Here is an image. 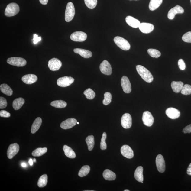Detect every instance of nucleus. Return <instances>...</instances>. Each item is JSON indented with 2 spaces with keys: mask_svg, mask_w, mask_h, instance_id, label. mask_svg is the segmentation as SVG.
Listing matches in <instances>:
<instances>
[{
  "mask_svg": "<svg viewBox=\"0 0 191 191\" xmlns=\"http://www.w3.org/2000/svg\"><path fill=\"white\" fill-rule=\"evenodd\" d=\"M125 20L127 24L133 28H138L141 24L138 20L130 16H128L126 17Z\"/></svg>",
  "mask_w": 191,
  "mask_h": 191,
  "instance_id": "obj_22",
  "label": "nucleus"
},
{
  "mask_svg": "<svg viewBox=\"0 0 191 191\" xmlns=\"http://www.w3.org/2000/svg\"><path fill=\"white\" fill-rule=\"evenodd\" d=\"M138 28L141 32L148 34L153 31L154 26L152 24L144 22L141 23Z\"/></svg>",
  "mask_w": 191,
  "mask_h": 191,
  "instance_id": "obj_18",
  "label": "nucleus"
},
{
  "mask_svg": "<svg viewBox=\"0 0 191 191\" xmlns=\"http://www.w3.org/2000/svg\"><path fill=\"white\" fill-rule=\"evenodd\" d=\"M0 89L2 92L9 96L12 95L13 93V91L11 88L7 84H1L0 86Z\"/></svg>",
  "mask_w": 191,
  "mask_h": 191,
  "instance_id": "obj_29",
  "label": "nucleus"
},
{
  "mask_svg": "<svg viewBox=\"0 0 191 191\" xmlns=\"http://www.w3.org/2000/svg\"><path fill=\"white\" fill-rule=\"evenodd\" d=\"M41 40V37H38V35L36 34L34 35V39L32 40H33V42H34V44H36L39 41H40Z\"/></svg>",
  "mask_w": 191,
  "mask_h": 191,
  "instance_id": "obj_46",
  "label": "nucleus"
},
{
  "mask_svg": "<svg viewBox=\"0 0 191 191\" xmlns=\"http://www.w3.org/2000/svg\"><path fill=\"white\" fill-rule=\"evenodd\" d=\"M87 38V35L86 33L81 31H77L73 33L70 35V38L73 41L82 42L86 40Z\"/></svg>",
  "mask_w": 191,
  "mask_h": 191,
  "instance_id": "obj_7",
  "label": "nucleus"
},
{
  "mask_svg": "<svg viewBox=\"0 0 191 191\" xmlns=\"http://www.w3.org/2000/svg\"><path fill=\"white\" fill-rule=\"evenodd\" d=\"M62 62L57 58H53L50 60L48 62V67L52 71H55L59 70L61 67Z\"/></svg>",
  "mask_w": 191,
  "mask_h": 191,
  "instance_id": "obj_10",
  "label": "nucleus"
},
{
  "mask_svg": "<svg viewBox=\"0 0 191 191\" xmlns=\"http://www.w3.org/2000/svg\"><path fill=\"white\" fill-rule=\"evenodd\" d=\"M112 96L111 93L106 92L104 94V99L103 101L104 105H107L109 104L112 101Z\"/></svg>",
  "mask_w": 191,
  "mask_h": 191,
  "instance_id": "obj_39",
  "label": "nucleus"
},
{
  "mask_svg": "<svg viewBox=\"0 0 191 191\" xmlns=\"http://www.w3.org/2000/svg\"><path fill=\"white\" fill-rule=\"evenodd\" d=\"M163 0H151L149 8L151 11L157 9L161 5Z\"/></svg>",
  "mask_w": 191,
  "mask_h": 191,
  "instance_id": "obj_30",
  "label": "nucleus"
},
{
  "mask_svg": "<svg viewBox=\"0 0 191 191\" xmlns=\"http://www.w3.org/2000/svg\"><path fill=\"white\" fill-rule=\"evenodd\" d=\"M103 176L105 180H113L116 177V174L109 169L105 170L103 173Z\"/></svg>",
  "mask_w": 191,
  "mask_h": 191,
  "instance_id": "obj_26",
  "label": "nucleus"
},
{
  "mask_svg": "<svg viewBox=\"0 0 191 191\" xmlns=\"http://www.w3.org/2000/svg\"><path fill=\"white\" fill-rule=\"evenodd\" d=\"M124 191H130V190H124Z\"/></svg>",
  "mask_w": 191,
  "mask_h": 191,
  "instance_id": "obj_54",
  "label": "nucleus"
},
{
  "mask_svg": "<svg viewBox=\"0 0 191 191\" xmlns=\"http://www.w3.org/2000/svg\"><path fill=\"white\" fill-rule=\"evenodd\" d=\"M40 3L43 5H46L47 4L48 0H39Z\"/></svg>",
  "mask_w": 191,
  "mask_h": 191,
  "instance_id": "obj_49",
  "label": "nucleus"
},
{
  "mask_svg": "<svg viewBox=\"0 0 191 191\" xmlns=\"http://www.w3.org/2000/svg\"><path fill=\"white\" fill-rule=\"evenodd\" d=\"M182 131L184 134L190 133H191V124L186 126L183 130Z\"/></svg>",
  "mask_w": 191,
  "mask_h": 191,
  "instance_id": "obj_47",
  "label": "nucleus"
},
{
  "mask_svg": "<svg viewBox=\"0 0 191 191\" xmlns=\"http://www.w3.org/2000/svg\"><path fill=\"white\" fill-rule=\"evenodd\" d=\"M84 94L86 95V98L89 99H92L95 98L96 93L92 89L89 88L85 90Z\"/></svg>",
  "mask_w": 191,
  "mask_h": 191,
  "instance_id": "obj_36",
  "label": "nucleus"
},
{
  "mask_svg": "<svg viewBox=\"0 0 191 191\" xmlns=\"http://www.w3.org/2000/svg\"><path fill=\"white\" fill-rule=\"evenodd\" d=\"M166 115L170 119H174L179 118L180 115V112L173 108H169L166 110Z\"/></svg>",
  "mask_w": 191,
  "mask_h": 191,
  "instance_id": "obj_19",
  "label": "nucleus"
},
{
  "mask_svg": "<svg viewBox=\"0 0 191 191\" xmlns=\"http://www.w3.org/2000/svg\"><path fill=\"white\" fill-rule=\"evenodd\" d=\"M52 106L57 108H63L67 105V103L65 101L63 100H56L53 101L51 103Z\"/></svg>",
  "mask_w": 191,
  "mask_h": 191,
  "instance_id": "obj_31",
  "label": "nucleus"
},
{
  "mask_svg": "<svg viewBox=\"0 0 191 191\" xmlns=\"http://www.w3.org/2000/svg\"><path fill=\"white\" fill-rule=\"evenodd\" d=\"M85 4L89 9H94L97 5V0H84Z\"/></svg>",
  "mask_w": 191,
  "mask_h": 191,
  "instance_id": "obj_38",
  "label": "nucleus"
},
{
  "mask_svg": "<svg viewBox=\"0 0 191 191\" xmlns=\"http://www.w3.org/2000/svg\"><path fill=\"white\" fill-rule=\"evenodd\" d=\"M47 148H39L35 149L32 153V155L35 157L41 156L47 152Z\"/></svg>",
  "mask_w": 191,
  "mask_h": 191,
  "instance_id": "obj_34",
  "label": "nucleus"
},
{
  "mask_svg": "<svg viewBox=\"0 0 191 191\" xmlns=\"http://www.w3.org/2000/svg\"><path fill=\"white\" fill-rule=\"evenodd\" d=\"M106 138L107 134L106 133V132H104L102 134L100 143V148L102 150H105L107 149V144L105 142V140Z\"/></svg>",
  "mask_w": 191,
  "mask_h": 191,
  "instance_id": "obj_41",
  "label": "nucleus"
},
{
  "mask_svg": "<svg viewBox=\"0 0 191 191\" xmlns=\"http://www.w3.org/2000/svg\"><path fill=\"white\" fill-rule=\"evenodd\" d=\"M84 191H94V190H84Z\"/></svg>",
  "mask_w": 191,
  "mask_h": 191,
  "instance_id": "obj_53",
  "label": "nucleus"
},
{
  "mask_svg": "<svg viewBox=\"0 0 191 191\" xmlns=\"http://www.w3.org/2000/svg\"><path fill=\"white\" fill-rule=\"evenodd\" d=\"M130 1H132V0H130ZM135 1H138V0H135Z\"/></svg>",
  "mask_w": 191,
  "mask_h": 191,
  "instance_id": "obj_56",
  "label": "nucleus"
},
{
  "mask_svg": "<svg viewBox=\"0 0 191 191\" xmlns=\"http://www.w3.org/2000/svg\"><path fill=\"white\" fill-rule=\"evenodd\" d=\"M99 68L102 73L106 75L109 76L112 73V68L109 62L106 60H104L100 64Z\"/></svg>",
  "mask_w": 191,
  "mask_h": 191,
  "instance_id": "obj_12",
  "label": "nucleus"
},
{
  "mask_svg": "<svg viewBox=\"0 0 191 191\" xmlns=\"http://www.w3.org/2000/svg\"><path fill=\"white\" fill-rule=\"evenodd\" d=\"M74 81V79L72 77L65 76L58 79L57 83L60 87H66L72 84Z\"/></svg>",
  "mask_w": 191,
  "mask_h": 191,
  "instance_id": "obj_6",
  "label": "nucleus"
},
{
  "mask_svg": "<svg viewBox=\"0 0 191 191\" xmlns=\"http://www.w3.org/2000/svg\"><path fill=\"white\" fill-rule=\"evenodd\" d=\"M121 86L125 93H129L131 92V86L129 79L126 76L122 77Z\"/></svg>",
  "mask_w": 191,
  "mask_h": 191,
  "instance_id": "obj_15",
  "label": "nucleus"
},
{
  "mask_svg": "<svg viewBox=\"0 0 191 191\" xmlns=\"http://www.w3.org/2000/svg\"><path fill=\"white\" fill-rule=\"evenodd\" d=\"M74 52L76 53L79 54L83 57L88 59L92 57V54L90 51L84 49L76 48L74 49Z\"/></svg>",
  "mask_w": 191,
  "mask_h": 191,
  "instance_id": "obj_21",
  "label": "nucleus"
},
{
  "mask_svg": "<svg viewBox=\"0 0 191 191\" xmlns=\"http://www.w3.org/2000/svg\"><path fill=\"white\" fill-rule=\"evenodd\" d=\"M75 14V10L73 4L70 2L66 6L65 14V19L67 22H69L73 19Z\"/></svg>",
  "mask_w": 191,
  "mask_h": 191,
  "instance_id": "obj_4",
  "label": "nucleus"
},
{
  "mask_svg": "<svg viewBox=\"0 0 191 191\" xmlns=\"http://www.w3.org/2000/svg\"><path fill=\"white\" fill-rule=\"evenodd\" d=\"M38 80V77L34 74H28L23 76L22 80L25 83L31 84L36 82Z\"/></svg>",
  "mask_w": 191,
  "mask_h": 191,
  "instance_id": "obj_20",
  "label": "nucleus"
},
{
  "mask_svg": "<svg viewBox=\"0 0 191 191\" xmlns=\"http://www.w3.org/2000/svg\"><path fill=\"white\" fill-rule=\"evenodd\" d=\"M121 124L122 127L125 129H128L131 127L132 119L130 114L126 113L122 115L121 119Z\"/></svg>",
  "mask_w": 191,
  "mask_h": 191,
  "instance_id": "obj_9",
  "label": "nucleus"
},
{
  "mask_svg": "<svg viewBox=\"0 0 191 191\" xmlns=\"http://www.w3.org/2000/svg\"><path fill=\"white\" fill-rule=\"evenodd\" d=\"M7 63L9 65L17 66L18 67H24L27 64V61L23 58L19 57H12L7 60Z\"/></svg>",
  "mask_w": 191,
  "mask_h": 191,
  "instance_id": "obj_5",
  "label": "nucleus"
},
{
  "mask_svg": "<svg viewBox=\"0 0 191 191\" xmlns=\"http://www.w3.org/2000/svg\"><path fill=\"white\" fill-rule=\"evenodd\" d=\"M149 55L151 57L157 58L159 57L161 55L160 52L156 49H150L147 50Z\"/></svg>",
  "mask_w": 191,
  "mask_h": 191,
  "instance_id": "obj_37",
  "label": "nucleus"
},
{
  "mask_svg": "<svg viewBox=\"0 0 191 191\" xmlns=\"http://www.w3.org/2000/svg\"><path fill=\"white\" fill-rule=\"evenodd\" d=\"M184 12L183 8L179 5H177L169 10L167 14V17L170 20H173L176 14H183Z\"/></svg>",
  "mask_w": 191,
  "mask_h": 191,
  "instance_id": "obj_14",
  "label": "nucleus"
},
{
  "mask_svg": "<svg viewBox=\"0 0 191 191\" xmlns=\"http://www.w3.org/2000/svg\"><path fill=\"white\" fill-rule=\"evenodd\" d=\"M143 167H137L134 172V177L137 181L142 182L143 181Z\"/></svg>",
  "mask_w": 191,
  "mask_h": 191,
  "instance_id": "obj_25",
  "label": "nucleus"
},
{
  "mask_svg": "<svg viewBox=\"0 0 191 191\" xmlns=\"http://www.w3.org/2000/svg\"><path fill=\"white\" fill-rule=\"evenodd\" d=\"M20 11L19 6L17 3H11L9 4L6 7L5 15L7 17H11L17 14Z\"/></svg>",
  "mask_w": 191,
  "mask_h": 191,
  "instance_id": "obj_2",
  "label": "nucleus"
},
{
  "mask_svg": "<svg viewBox=\"0 0 191 191\" xmlns=\"http://www.w3.org/2000/svg\"><path fill=\"white\" fill-rule=\"evenodd\" d=\"M142 120L145 125L150 127L153 125L154 119L151 114L149 111H145L143 113Z\"/></svg>",
  "mask_w": 191,
  "mask_h": 191,
  "instance_id": "obj_11",
  "label": "nucleus"
},
{
  "mask_svg": "<svg viewBox=\"0 0 191 191\" xmlns=\"http://www.w3.org/2000/svg\"><path fill=\"white\" fill-rule=\"evenodd\" d=\"M187 173L188 175L191 176V163L188 166L187 169Z\"/></svg>",
  "mask_w": 191,
  "mask_h": 191,
  "instance_id": "obj_48",
  "label": "nucleus"
},
{
  "mask_svg": "<svg viewBox=\"0 0 191 191\" xmlns=\"http://www.w3.org/2000/svg\"><path fill=\"white\" fill-rule=\"evenodd\" d=\"M7 102L6 99L3 97H0V108H5L7 107Z\"/></svg>",
  "mask_w": 191,
  "mask_h": 191,
  "instance_id": "obj_43",
  "label": "nucleus"
},
{
  "mask_svg": "<svg viewBox=\"0 0 191 191\" xmlns=\"http://www.w3.org/2000/svg\"><path fill=\"white\" fill-rule=\"evenodd\" d=\"M181 94L185 95L191 94V86L189 84L184 85L181 91Z\"/></svg>",
  "mask_w": 191,
  "mask_h": 191,
  "instance_id": "obj_40",
  "label": "nucleus"
},
{
  "mask_svg": "<svg viewBox=\"0 0 191 191\" xmlns=\"http://www.w3.org/2000/svg\"><path fill=\"white\" fill-rule=\"evenodd\" d=\"M10 116V114L7 111L2 110L0 111V116L2 117L9 118Z\"/></svg>",
  "mask_w": 191,
  "mask_h": 191,
  "instance_id": "obj_45",
  "label": "nucleus"
},
{
  "mask_svg": "<svg viewBox=\"0 0 191 191\" xmlns=\"http://www.w3.org/2000/svg\"><path fill=\"white\" fill-rule=\"evenodd\" d=\"M33 161H34V162H35L36 161V159H34V160H33Z\"/></svg>",
  "mask_w": 191,
  "mask_h": 191,
  "instance_id": "obj_52",
  "label": "nucleus"
},
{
  "mask_svg": "<svg viewBox=\"0 0 191 191\" xmlns=\"http://www.w3.org/2000/svg\"><path fill=\"white\" fill-rule=\"evenodd\" d=\"M141 183H143V182H141Z\"/></svg>",
  "mask_w": 191,
  "mask_h": 191,
  "instance_id": "obj_57",
  "label": "nucleus"
},
{
  "mask_svg": "<svg viewBox=\"0 0 191 191\" xmlns=\"http://www.w3.org/2000/svg\"><path fill=\"white\" fill-rule=\"evenodd\" d=\"M63 150L66 157L70 159H74L76 157L74 151L70 147L67 145H65L63 147Z\"/></svg>",
  "mask_w": 191,
  "mask_h": 191,
  "instance_id": "obj_27",
  "label": "nucleus"
},
{
  "mask_svg": "<svg viewBox=\"0 0 191 191\" xmlns=\"http://www.w3.org/2000/svg\"><path fill=\"white\" fill-rule=\"evenodd\" d=\"M182 39L184 42L191 43V32L186 33L182 36Z\"/></svg>",
  "mask_w": 191,
  "mask_h": 191,
  "instance_id": "obj_42",
  "label": "nucleus"
},
{
  "mask_svg": "<svg viewBox=\"0 0 191 191\" xmlns=\"http://www.w3.org/2000/svg\"><path fill=\"white\" fill-rule=\"evenodd\" d=\"M114 41L117 46L122 50L127 51L130 48L131 46L129 42L121 37H115L114 39Z\"/></svg>",
  "mask_w": 191,
  "mask_h": 191,
  "instance_id": "obj_3",
  "label": "nucleus"
},
{
  "mask_svg": "<svg viewBox=\"0 0 191 191\" xmlns=\"http://www.w3.org/2000/svg\"><path fill=\"white\" fill-rule=\"evenodd\" d=\"M19 145L17 143L10 144L7 150V157L9 159H11L19 151Z\"/></svg>",
  "mask_w": 191,
  "mask_h": 191,
  "instance_id": "obj_8",
  "label": "nucleus"
},
{
  "mask_svg": "<svg viewBox=\"0 0 191 191\" xmlns=\"http://www.w3.org/2000/svg\"><path fill=\"white\" fill-rule=\"evenodd\" d=\"M77 124H79V122H77Z\"/></svg>",
  "mask_w": 191,
  "mask_h": 191,
  "instance_id": "obj_55",
  "label": "nucleus"
},
{
  "mask_svg": "<svg viewBox=\"0 0 191 191\" xmlns=\"http://www.w3.org/2000/svg\"><path fill=\"white\" fill-rule=\"evenodd\" d=\"M77 123V120L74 118H69L62 122L60 126L62 129L67 130L72 128L76 125Z\"/></svg>",
  "mask_w": 191,
  "mask_h": 191,
  "instance_id": "obj_16",
  "label": "nucleus"
},
{
  "mask_svg": "<svg viewBox=\"0 0 191 191\" xmlns=\"http://www.w3.org/2000/svg\"><path fill=\"white\" fill-rule=\"evenodd\" d=\"M178 65L180 69L181 70H184L186 69V65L183 60L180 59L178 60Z\"/></svg>",
  "mask_w": 191,
  "mask_h": 191,
  "instance_id": "obj_44",
  "label": "nucleus"
},
{
  "mask_svg": "<svg viewBox=\"0 0 191 191\" xmlns=\"http://www.w3.org/2000/svg\"><path fill=\"white\" fill-rule=\"evenodd\" d=\"M48 177L47 174L41 176L38 180V186L40 188L44 187L47 183Z\"/></svg>",
  "mask_w": 191,
  "mask_h": 191,
  "instance_id": "obj_32",
  "label": "nucleus"
},
{
  "mask_svg": "<svg viewBox=\"0 0 191 191\" xmlns=\"http://www.w3.org/2000/svg\"><path fill=\"white\" fill-rule=\"evenodd\" d=\"M156 164L158 171L161 173H163L165 170V163L164 158L162 155L159 154L156 159Z\"/></svg>",
  "mask_w": 191,
  "mask_h": 191,
  "instance_id": "obj_13",
  "label": "nucleus"
},
{
  "mask_svg": "<svg viewBox=\"0 0 191 191\" xmlns=\"http://www.w3.org/2000/svg\"><path fill=\"white\" fill-rule=\"evenodd\" d=\"M90 171V167L88 165L83 167L78 173V176L80 177H83L88 174Z\"/></svg>",
  "mask_w": 191,
  "mask_h": 191,
  "instance_id": "obj_35",
  "label": "nucleus"
},
{
  "mask_svg": "<svg viewBox=\"0 0 191 191\" xmlns=\"http://www.w3.org/2000/svg\"><path fill=\"white\" fill-rule=\"evenodd\" d=\"M42 120L40 117L36 118L32 125L31 128V132L34 134L38 131L41 125Z\"/></svg>",
  "mask_w": 191,
  "mask_h": 191,
  "instance_id": "obj_24",
  "label": "nucleus"
},
{
  "mask_svg": "<svg viewBox=\"0 0 191 191\" xmlns=\"http://www.w3.org/2000/svg\"><path fill=\"white\" fill-rule=\"evenodd\" d=\"M86 142L88 145V150L92 151L95 145L94 136L92 135L88 136L86 139Z\"/></svg>",
  "mask_w": 191,
  "mask_h": 191,
  "instance_id": "obj_33",
  "label": "nucleus"
},
{
  "mask_svg": "<svg viewBox=\"0 0 191 191\" xmlns=\"http://www.w3.org/2000/svg\"><path fill=\"white\" fill-rule=\"evenodd\" d=\"M171 88L173 92L176 93H179L182 90L184 86V83L182 82L173 81L171 83Z\"/></svg>",
  "mask_w": 191,
  "mask_h": 191,
  "instance_id": "obj_23",
  "label": "nucleus"
},
{
  "mask_svg": "<svg viewBox=\"0 0 191 191\" xmlns=\"http://www.w3.org/2000/svg\"><path fill=\"white\" fill-rule=\"evenodd\" d=\"M21 165H22V167H26V166H27L26 163H22Z\"/></svg>",
  "mask_w": 191,
  "mask_h": 191,
  "instance_id": "obj_51",
  "label": "nucleus"
},
{
  "mask_svg": "<svg viewBox=\"0 0 191 191\" xmlns=\"http://www.w3.org/2000/svg\"><path fill=\"white\" fill-rule=\"evenodd\" d=\"M190 1H191V0H190Z\"/></svg>",
  "mask_w": 191,
  "mask_h": 191,
  "instance_id": "obj_58",
  "label": "nucleus"
},
{
  "mask_svg": "<svg viewBox=\"0 0 191 191\" xmlns=\"http://www.w3.org/2000/svg\"><path fill=\"white\" fill-rule=\"evenodd\" d=\"M33 160L32 159H30V160H29V163L30 164V165L32 166L33 165Z\"/></svg>",
  "mask_w": 191,
  "mask_h": 191,
  "instance_id": "obj_50",
  "label": "nucleus"
},
{
  "mask_svg": "<svg viewBox=\"0 0 191 191\" xmlns=\"http://www.w3.org/2000/svg\"><path fill=\"white\" fill-rule=\"evenodd\" d=\"M25 103L24 99L21 97L15 99L12 103V107L14 110H19Z\"/></svg>",
  "mask_w": 191,
  "mask_h": 191,
  "instance_id": "obj_28",
  "label": "nucleus"
},
{
  "mask_svg": "<svg viewBox=\"0 0 191 191\" xmlns=\"http://www.w3.org/2000/svg\"><path fill=\"white\" fill-rule=\"evenodd\" d=\"M121 152L122 155L127 158L132 159L134 157V151L128 145H125L121 147Z\"/></svg>",
  "mask_w": 191,
  "mask_h": 191,
  "instance_id": "obj_17",
  "label": "nucleus"
},
{
  "mask_svg": "<svg viewBox=\"0 0 191 191\" xmlns=\"http://www.w3.org/2000/svg\"><path fill=\"white\" fill-rule=\"evenodd\" d=\"M137 72L143 80L147 83L153 81V77L151 73L147 68L143 66L138 65L136 67Z\"/></svg>",
  "mask_w": 191,
  "mask_h": 191,
  "instance_id": "obj_1",
  "label": "nucleus"
}]
</instances>
